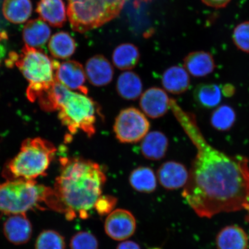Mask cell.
<instances>
[{"mask_svg":"<svg viewBox=\"0 0 249 249\" xmlns=\"http://www.w3.org/2000/svg\"><path fill=\"white\" fill-rule=\"evenodd\" d=\"M174 115L197 149L182 192L189 206L198 216L207 218L246 209L249 204L248 159L231 157L211 145L194 114L178 108Z\"/></svg>","mask_w":249,"mask_h":249,"instance_id":"obj_1","label":"cell"},{"mask_svg":"<svg viewBox=\"0 0 249 249\" xmlns=\"http://www.w3.org/2000/svg\"><path fill=\"white\" fill-rule=\"evenodd\" d=\"M61 171L53 189L58 213L71 220L85 219L101 197L107 176L98 163L79 158H62Z\"/></svg>","mask_w":249,"mask_h":249,"instance_id":"obj_2","label":"cell"},{"mask_svg":"<svg viewBox=\"0 0 249 249\" xmlns=\"http://www.w3.org/2000/svg\"><path fill=\"white\" fill-rule=\"evenodd\" d=\"M51 111L58 110L62 124L71 133L82 130L91 138L96 132V105L82 93L71 91L55 80L46 95Z\"/></svg>","mask_w":249,"mask_h":249,"instance_id":"obj_3","label":"cell"},{"mask_svg":"<svg viewBox=\"0 0 249 249\" xmlns=\"http://www.w3.org/2000/svg\"><path fill=\"white\" fill-rule=\"evenodd\" d=\"M53 189L39 184L34 180H11L0 183V213L8 214H26L28 211L54 210Z\"/></svg>","mask_w":249,"mask_h":249,"instance_id":"obj_4","label":"cell"},{"mask_svg":"<svg viewBox=\"0 0 249 249\" xmlns=\"http://www.w3.org/2000/svg\"><path fill=\"white\" fill-rule=\"evenodd\" d=\"M56 149L40 138L25 140L18 154L9 162L6 177L13 180H34L46 175Z\"/></svg>","mask_w":249,"mask_h":249,"instance_id":"obj_5","label":"cell"},{"mask_svg":"<svg viewBox=\"0 0 249 249\" xmlns=\"http://www.w3.org/2000/svg\"><path fill=\"white\" fill-rule=\"evenodd\" d=\"M16 65L29 82L27 97L34 102L55 82L53 60L42 49L25 46Z\"/></svg>","mask_w":249,"mask_h":249,"instance_id":"obj_6","label":"cell"},{"mask_svg":"<svg viewBox=\"0 0 249 249\" xmlns=\"http://www.w3.org/2000/svg\"><path fill=\"white\" fill-rule=\"evenodd\" d=\"M67 15L71 29L80 33L101 27L118 17L108 7L106 0L69 4Z\"/></svg>","mask_w":249,"mask_h":249,"instance_id":"obj_7","label":"cell"},{"mask_svg":"<svg viewBox=\"0 0 249 249\" xmlns=\"http://www.w3.org/2000/svg\"><path fill=\"white\" fill-rule=\"evenodd\" d=\"M150 124L145 114L135 107L121 110L115 120L114 132L122 143H136L142 141L148 133Z\"/></svg>","mask_w":249,"mask_h":249,"instance_id":"obj_8","label":"cell"},{"mask_svg":"<svg viewBox=\"0 0 249 249\" xmlns=\"http://www.w3.org/2000/svg\"><path fill=\"white\" fill-rule=\"evenodd\" d=\"M136 221L130 212L117 209L109 213L105 223V230L109 237L115 241L128 239L135 232Z\"/></svg>","mask_w":249,"mask_h":249,"instance_id":"obj_9","label":"cell"},{"mask_svg":"<svg viewBox=\"0 0 249 249\" xmlns=\"http://www.w3.org/2000/svg\"><path fill=\"white\" fill-rule=\"evenodd\" d=\"M86 74L83 65L75 61H67L59 65L55 71V80L70 90H77L87 95Z\"/></svg>","mask_w":249,"mask_h":249,"instance_id":"obj_10","label":"cell"},{"mask_svg":"<svg viewBox=\"0 0 249 249\" xmlns=\"http://www.w3.org/2000/svg\"><path fill=\"white\" fill-rule=\"evenodd\" d=\"M170 100L163 89L152 87L140 96V107L146 116L155 119L166 114L170 108Z\"/></svg>","mask_w":249,"mask_h":249,"instance_id":"obj_11","label":"cell"},{"mask_svg":"<svg viewBox=\"0 0 249 249\" xmlns=\"http://www.w3.org/2000/svg\"><path fill=\"white\" fill-rule=\"evenodd\" d=\"M3 232L11 244L23 245L29 242L32 236V224L26 214H11L3 225Z\"/></svg>","mask_w":249,"mask_h":249,"instance_id":"obj_12","label":"cell"},{"mask_svg":"<svg viewBox=\"0 0 249 249\" xmlns=\"http://www.w3.org/2000/svg\"><path fill=\"white\" fill-rule=\"evenodd\" d=\"M189 173L184 165L177 161H166L157 171L160 184L167 190H176L185 186L188 182Z\"/></svg>","mask_w":249,"mask_h":249,"instance_id":"obj_13","label":"cell"},{"mask_svg":"<svg viewBox=\"0 0 249 249\" xmlns=\"http://www.w3.org/2000/svg\"><path fill=\"white\" fill-rule=\"evenodd\" d=\"M85 71L89 82L95 87L107 86L113 79V67L102 55L89 58L86 62Z\"/></svg>","mask_w":249,"mask_h":249,"instance_id":"obj_14","label":"cell"},{"mask_svg":"<svg viewBox=\"0 0 249 249\" xmlns=\"http://www.w3.org/2000/svg\"><path fill=\"white\" fill-rule=\"evenodd\" d=\"M183 67L193 76L204 77L213 72L215 62L210 53L197 51L186 56L183 60Z\"/></svg>","mask_w":249,"mask_h":249,"instance_id":"obj_15","label":"cell"},{"mask_svg":"<svg viewBox=\"0 0 249 249\" xmlns=\"http://www.w3.org/2000/svg\"><path fill=\"white\" fill-rule=\"evenodd\" d=\"M169 147V140L160 131L148 133L142 140L140 148L143 156L147 160H159L165 157Z\"/></svg>","mask_w":249,"mask_h":249,"instance_id":"obj_16","label":"cell"},{"mask_svg":"<svg viewBox=\"0 0 249 249\" xmlns=\"http://www.w3.org/2000/svg\"><path fill=\"white\" fill-rule=\"evenodd\" d=\"M36 11L42 20L53 27L60 28L66 22V9L62 0H40Z\"/></svg>","mask_w":249,"mask_h":249,"instance_id":"obj_17","label":"cell"},{"mask_svg":"<svg viewBox=\"0 0 249 249\" xmlns=\"http://www.w3.org/2000/svg\"><path fill=\"white\" fill-rule=\"evenodd\" d=\"M217 249H248L249 238L241 227L232 225L225 227L218 233Z\"/></svg>","mask_w":249,"mask_h":249,"instance_id":"obj_18","label":"cell"},{"mask_svg":"<svg viewBox=\"0 0 249 249\" xmlns=\"http://www.w3.org/2000/svg\"><path fill=\"white\" fill-rule=\"evenodd\" d=\"M51 34L48 25L40 18L29 21L25 25L23 31V40L26 46L34 48H43Z\"/></svg>","mask_w":249,"mask_h":249,"instance_id":"obj_19","label":"cell"},{"mask_svg":"<svg viewBox=\"0 0 249 249\" xmlns=\"http://www.w3.org/2000/svg\"><path fill=\"white\" fill-rule=\"evenodd\" d=\"M161 84L167 92L175 95L180 94L189 89V73L184 68L171 67L164 71L161 77Z\"/></svg>","mask_w":249,"mask_h":249,"instance_id":"obj_20","label":"cell"},{"mask_svg":"<svg viewBox=\"0 0 249 249\" xmlns=\"http://www.w3.org/2000/svg\"><path fill=\"white\" fill-rule=\"evenodd\" d=\"M116 90L121 98L128 101L136 100L142 95L141 78L133 71H124L118 78Z\"/></svg>","mask_w":249,"mask_h":249,"instance_id":"obj_21","label":"cell"},{"mask_svg":"<svg viewBox=\"0 0 249 249\" xmlns=\"http://www.w3.org/2000/svg\"><path fill=\"white\" fill-rule=\"evenodd\" d=\"M157 177L153 170L148 167L140 166L130 174L129 181L135 191L144 194H151L157 189Z\"/></svg>","mask_w":249,"mask_h":249,"instance_id":"obj_22","label":"cell"},{"mask_svg":"<svg viewBox=\"0 0 249 249\" xmlns=\"http://www.w3.org/2000/svg\"><path fill=\"white\" fill-rule=\"evenodd\" d=\"M30 0H5L2 6L3 14L14 24L23 23L32 14Z\"/></svg>","mask_w":249,"mask_h":249,"instance_id":"obj_23","label":"cell"},{"mask_svg":"<svg viewBox=\"0 0 249 249\" xmlns=\"http://www.w3.org/2000/svg\"><path fill=\"white\" fill-rule=\"evenodd\" d=\"M113 62L120 70H130L135 68L140 60L139 49L132 43H123L115 49Z\"/></svg>","mask_w":249,"mask_h":249,"instance_id":"obj_24","label":"cell"},{"mask_svg":"<svg viewBox=\"0 0 249 249\" xmlns=\"http://www.w3.org/2000/svg\"><path fill=\"white\" fill-rule=\"evenodd\" d=\"M75 40L67 32H58L52 37L49 43L50 52L53 57L69 58L76 51Z\"/></svg>","mask_w":249,"mask_h":249,"instance_id":"obj_25","label":"cell"},{"mask_svg":"<svg viewBox=\"0 0 249 249\" xmlns=\"http://www.w3.org/2000/svg\"><path fill=\"white\" fill-rule=\"evenodd\" d=\"M196 102L201 107L211 108L217 107L222 99L219 87L214 84H201L194 91Z\"/></svg>","mask_w":249,"mask_h":249,"instance_id":"obj_26","label":"cell"},{"mask_svg":"<svg viewBox=\"0 0 249 249\" xmlns=\"http://www.w3.org/2000/svg\"><path fill=\"white\" fill-rule=\"evenodd\" d=\"M234 110L229 106L217 107L212 114L211 123L214 129L226 131L233 126L235 121Z\"/></svg>","mask_w":249,"mask_h":249,"instance_id":"obj_27","label":"cell"},{"mask_svg":"<svg viewBox=\"0 0 249 249\" xmlns=\"http://www.w3.org/2000/svg\"><path fill=\"white\" fill-rule=\"evenodd\" d=\"M36 249H65V242L60 233L52 230L40 232L36 238Z\"/></svg>","mask_w":249,"mask_h":249,"instance_id":"obj_28","label":"cell"},{"mask_svg":"<svg viewBox=\"0 0 249 249\" xmlns=\"http://www.w3.org/2000/svg\"><path fill=\"white\" fill-rule=\"evenodd\" d=\"M71 249H98V239L91 233L80 231L71 239Z\"/></svg>","mask_w":249,"mask_h":249,"instance_id":"obj_29","label":"cell"},{"mask_svg":"<svg viewBox=\"0 0 249 249\" xmlns=\"http://www.w3.org/2000/svg\"><path fill=\"white\" fill-rule=\"evenodd\" d=\"M232 40L236 48L249 53V21H244L235 27Z\"/></svg>","mask_w":249,"mask_h":249,"instance_id":"obj_30","label":"cell"},{"mask_svg":"<svg viewBox=\"0 0 249 249\" xmlns=\"http://www.w3.org/2000/svg\"><path fill=\"white\" fill-rule=\"evenodd\" d=\"M116 198L109 196H101L96 201L94 207L99 214L105 215L111 213L113 208L116 206Z\"/></svg>","mask_w":249,"mask_h":249,"instance_id":"obj_31","label":"cell"},{"mask_svg":"<svg viewBox=\"0 0 249 249\" xmlns=\"http://www.w3.org/2000/svg\"><path fill=\"white\" fill-rule=\"evenodd\" d=\"M231 0H201L205 5L214 8H222L226 7Z\"/></svg>","mask_w":249,"mask_h":249,"instance_id":"obj_32","label":"cell"},{"mask_svg":"<svg viewBox=\"0 0 249 249\" xmlns=\"http://www.w3.org/2000/svg\"><path fill=\"white\" fill-rule=\"evenodd\" d=\"M117 249H141V248L135 242L126 241L118 245Z\"/></svg>","mask_w":249,"mask_h":249,"instance_id":"obj_33","label":"cell"},{"mask_svg":"<svg viewBox=\"0 0 249 249\" xmlns=\"http://www.w3.org/2000/svg\"><path fill=\"white\" fill-rule=\"evenodd\" d=\"M6 54V49L5 47L1 44H0V61L2 59L5 57Z\"/></svg>","mask_w":249,"mask_h":249,"instance_id":"obj_34","label":"cell"},{"mask_svg":"<svg viewBox=\"0 0 249 249\" xmlns=\"http://www.w3.org/2000/svg\"><path fill=\"white\" fill-rule=\"evenodd\" d=\"M8 39V35L7 33H5V31H2V32H0V41L2 40H5Z\"/></svg>","mask_w":249,"mask_h":249,"instance_id":"obj_35","label":"cell"},{"mask_svg":"<svg viewBox=\"0 0 249 249\" xmlns=\"http://www.w3.org/2000/svg\"><path fill=\"white\" fill-rule=\"evenodd\" d=\"M152 1H153V0H136V5L138 6V4H139L140 2H151Z\"/></svg>","mask_w":249,"mask_h":249,"instance_id":"obj_36","label":"cell"},{"mask_svg":"<svg viewBox=\"0 0 249 249\" xmlns=\"http://www.w3.org/2000/svg\"><path fill=\"white\" fill-rule=\"evenodd\" d=\"M246 210H248V213H249V205H248V207H247V208H246Z\"/></svg>","mask_w":249,"mask_h":249,"instance_id":"obj_37","label":"cell"}]
</instances>
